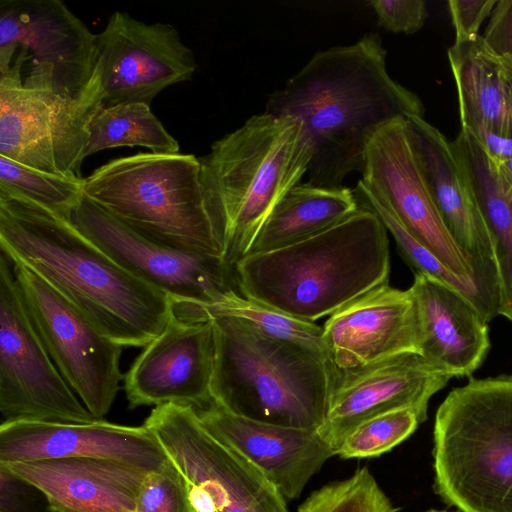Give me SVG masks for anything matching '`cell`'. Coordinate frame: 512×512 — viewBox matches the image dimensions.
Returning a JSON list of instances; mask_svg holds the SVG:
<instances>
[{
	"mask_svg": "<svg viewBox=\"0 0 512 512\" xmlns=\"http://www.w3.org/2000/svg\"><path fill=\"white\" fill-rule=\"evenodd\" d=\"M427 512H446V511L430 510V511H427Z\"/></svg>",
	"mask_w": 512,
	"mask_h": 512,
	"instance_id": "40",
	"label": "cell"
},
{
	"mask_svg": "<svg viewBox=\"0 0 512 512\" xmlns=\"http://www.w3.org/2000/svg\"><path fill=\"white\" fill-rule=\"evenodd\" d=\"M214 357L212 321H185L172 314L124 375L129 407L169 403L196 410L208 407L213 402Z\"/></svg>",
	"mask_w": 512,
	"mask_h": 512,
	"instance_id": "17",
	"label": "cell"
},
{
	"mask_svg": "<svg viewBox=\"0 0 512 512\" xmlns=\"http://www.w3.org/2000/svg\"><path fill=\"white\" fill-rule=\"evenodd\" d=\"M0 412L2 422L97 420L66 383L24 304L11 260L0 252Z\"/></svg>",
	"mask_w": 512,
	"mask_h": 512,
	"instance_id": "10",
	"label": "cell"
},
{
	"mask_svg": "<svg viewBox=\"0 0 512 512\" xmlns=\"http://www.w3.org/2000/svg\"><path fill=\"white\" fill-rule=\"evenodd\" d=\"M358 209L355 194L347 187L326 188L300 183L274 207L247 255L302 241L332 227Z\"/></svg>",
	"mask_w": 512,
	"mask_h": 512,
	"instance_id": "25",
	"label": "cell"
},
{
	"mask_svg": "<svg viewBox=\"0 0 512 512\" xmlns=\"http://www.w3.org/2000/svg\"><path fill=\"white\" fill-rule=\"evenodd\" d=\"M381 37L368 33L351 45L317 52L285 85L270 94L265 112L303 124L313 157L308 184L341 188L361 173L371 136L384 124L423 117L417 94L394 80Z\"/></svg>",
	"mask_w": 512,
	"mask_h": 512,
	"instance_id": "1",
	"label": "cell"
},
{
	"mask_svg": "<svg viewBox=\"0 0 512 512\" xmlns=\"http://www.w3.org/2000/svg\"><path fill=\"white\" fill-rule=\"evenodd\" d=\"M461 128L512 136V59L498 55L481 34L448 49Z\"/></svg>",
	"mask_w": 512,
	"mask_h": 512,
	"instance_id": "24",
	"label": "cell"
},
{
	"mask_svg": "<svg viewBox=\"0 0 512 512\" xmlns=\"http://www.w3.org/2000/svg\"><path fill=\"white\" fill-rule=\"evenodd\" d=\"M11 262L26 309L50 358L93 417L103 419L124 378L123 346L101 333L31 269Z\"/></svg>",
	"mask_w": 512,
	"mask_h": 512,
	"instance_id": "11",
	"label": "cell"
},
{
	"mask_svg": "<svg viewBox=\"0 0 512 512\" xmlns=\"http://www.w3.org/2000/svg\"><path fill=\"white\" fill-rule=\"evenodd\" d=\"M234 270L242 296L315 322L388 283L387 229L372 210L359 207L309 238L247 255Z\"/></svg>",
	"mask_w": 512,
	"mask_h": 512,
	"instance_id": "3",
	"label": "cell"
},
{
	"mask_svg": "<svg viewBox=\"0 0 512 512\" xmlns=\"http://www.w3.org/2000/svg\"><path fill=\"white\" fill-rule=\"evenodd\" d=\"M495 164L502 183L512 192V159Z\"/></svg>",
	"mask_w": 512,
	"mask_h": 512,
	"instance_id": "39",
	"label": "cell"
},
{
	"mask_svg": "<svg viewBox=\"0 0 512 512\" xmlns=\"http://www.w3.org/2000/svg\"><path fill=\"white\" fill-rule=\"evenodd\" d=\"M207 313L211 319L217 316L237 318L267 337L299 346L330 359L324 341L323 327L246 298L237 291L226 295L219 303L210 307Z\"/></svg>",
	"mask_w": 512,
	"mask_h": 512,
	"instance_id": "29",
	"label": "cell"
},
{
	"mask_svg": "<svg viewBox=\"0 0 512 512\" xmlns=\"http://www.w3.org/2000/svg\"><path fill=\"white\" fill-rule=\"evenodd\" d=\"M435 490L461 512H512V375L470 378L439 406Z\"/></svg>",
	"mask_w": 512,
	"mask_h": 512,
	"instance_id": "6",
	"label": "cell"
},
{
	"mask_svg": "<svg viewBox=\"0 0 512 512\" xmlns=\"http://www.w3.org/2000/svg\"><path fill=\"white\" fill-rule=\"evenodd\" d=\"M420 423V417L411 409L370 418L349 433L336 455L343 459L378 457L407 439Z\"/></svg>",
	"mask_w": 512,
	"mask_h": 512,
	"instance_id": "32",
	"label": "cell"
},
{
	"mask_svg": "<svg viewBox=\"0 0 512 512\" xmlns=\"http://www.w3.org/2000/svg\"><path fill=\"white\" fill-rule=\"evenodd\" d=\"M86 197L135 232L184 252L223 256L193 154L140 152L84 178Z\"/></svg>",
	"mask_w": 512,
	"mask_h": 512,
	"instance_id": "7",
	"label": "cell"
},
{
	"mask_svg": "<svg viewBox=\"0 0 512 512\" xmlns=\"http://www.w3.org/2000/svg\"><path fill=\"white\" fill-rule=\"evenodd\" d=\"M6 465L39 486L54 512H136L139 491L151 472L126 462L92 457Z\"/></svg>",
	"mask_w": 512,
	"mask_h": 512,
	"instance_id": "22",
	"label": "cell"
},
{
	"mask_svg": "<svg viewBox=\"0 0 512 512\" xmlns=\"http://www.w3.org/2000/svg\"><path fill=\"white\" fill-rule=\"evenodd\" d=\"M142 146L153 153L179 152L178 141L154 115L150 105L122 103L100 107L89 123L84 158L116 147Z\"/></svg>",
	"mask_w": 512,
	"mask_h": 512,
	"instance_id": "28",
	"label": "cell"
},
{
	"mask_svg": "<svg viewBox=\"0 0 512 512\" xmlns=\"http://www.w3.org/2000/svg\"><path fill=\"white\" fill-rule=\"evenodd\" d=\"M361 175L364 188L454 272L461 276L498 272L496 261L472 259L449 234L429 192L405 118L384 124L371 136Z\"/></svg>",
	"mask_w": 512,
	"mask_h": 512,
	"instance_id": "13",
	"label": "cell"
},
{
	"mask_svg": "<svg viewBox=\"0 0 512 512\" xmlns=\"http://www.w3.org/2000/svg\"><path fill=\"white\" fill-rule=\"evenodd\" d=\"M298 512H397L367 467L315 490Z\"/></svg>",
	"mask_w": 512,
	"mask_h": 512,
	"instance_id": "31",
	"label": "cell"
},
{
	"mask_svg": "<svg viewBox=\"0 0 512 512\" xmlns=\"http://www.w3.org/2000/svg\"><path fill=\"white\" fill-rule=\"evenodd\" d=\"M451 378L416 353L355 368L335 367L326 416L317 432L336 455L349 433L370 418L411 409L424 422L430 398Z\"/></svg>",
	"mask_w": 512,
	"mask_h": 512,
	"instance_id": "16",
	"label": "cell"
},
{
	"mask_svg": "<svg viewBox=\"0 0 512 512\" xmlns=\"http://www.w3.org/2000/svg\"><path fill=\"white\" fill-rule=\"evenodd\" d=\"M313 157L303 124L267 112L216 140L199 158L205 205L235 266L277 203L308 173Z\"/></svg>",
	"mask_w": 512,
	"mask_h": 512,
	"instance_id": "4",
	"label": "cell"
},
{
	"mask_svg": "<svg viewBox=\"0 0 512 512\" xmlns=\"http://www.w3.org/2000/svg\"><path fill=\"white\" fill-rule=\"evenodd\" d=\"M368 4L375 12L378 25L393 33H416L428 18L423 0H372Z\"/></svg>",
	"mask_w": 512,
	"mask_h": 512,
	"instance_id": "35",
	"label": "cell"
},
{
	"mask_svg": "<svg viewBox=\"0 0 512 512\" xmlns=\"http://www.w3.org/2000/svg\"><path fill=\"white\" fill-rule=\"evenodd\" d=\"M0 251L35 272L123 347H145L173 314L165 293L120 266L68 219L4 189Z\"/></svg>",
	"mask_w": 512,
	"mask_h": 512,
	"instance_id": "2",
	"label": "cell"
},
{
	"mask_svg": "<svg viewBox=\"0 0 512 512\" xmlns=\"http://www.w3.org/2000/svg\"><path fill=\"white\" fill-rule=\"evenodd\" d=\"M359 207L372 210L393 236L406 262L415 272L430 276L463 295L486 322L499 315L500 286L498 272L461 276L419 243L393 213L375 199L359 181L353 190Z\"/></svg>",
	"mask_w": 512,
	"mask_h": 512,
	"instance_id": "27",
	"label": "cell"
},
{
	"mask_svg": "<svg viewBox=\"0 0 512 512\" xmlns=\"http://www.w3.org/2000/svg\"><path fill=\"white\" fill-rule=\"evenodd\" d=\"M459 157L491 234L499 274V315L512 322V192L479 144L464 145Z\"/></svg>",
	"mask_w": 512,
	"mask_h": 512,
	"instance_id": "26",
	"label": "cell"
},
{
	"mask_svg": "<svg viewBox=\"0 0 512 512\" xmlns=\"http://www.w3.org/2000/svg\"><path fill=\"white\" fill-rule=\"evenodd\" d=\"M335 367L349 369L404 353L421 351L415 297L388 283L376 286L335 311L323 326Z\"/></svg>",
	"mask_w": 512,
	"mask_h": 512,
	"instance_id": "19",
	"label": "cell"
},
{
	"mask_svg": "<svg viewBox=\"0 0 512 512\" xmlns=\"http://www.w3.org/2000/svg\"><path fill=\"white\" fill-rule=\"evenodd\" d=\"M419 312L420 355L451 377H466L485 361L490 350L488 322L459 292L415 272L410 287Z\"/></svg>",
	"mask_w": 512,
	"mask_h": 512,
	"instance_id": "23",
	"label": "cell"
},
{
	"mask_svg": "<svg viewBox=\"0 0 512 512\" xmlns=\"http://www.w3.org/2000/svg\"><path fill=\"white\" fill-rule=\"evenodd\" d=\"M211 321L213 402L258 422L318 431L328 408L333 362L267 337L237 318Z\"/></svg>",
	"mask_w": 512,
	"mask_h": 512,
	"instance_id": "5",
	"label": "cell"
},
{
	"mask_svg": "<svg viewBox=\"0 0 512 512\" xmlns=\"http://www.w3.org/2000/svg\"><path fill=\"white\" fill-rule=\"evenodd\" d=\"M464 130L475 138L495 163L512 159V136L500 135L480 128Z\"/></svg>",
	"mask_w": 512,
	"mask_h": 512,
	"instance_id": "38",
	"label": "cell"
},
{
	"mask_svg": "<svg viewBox=\"0 0 512 512\" xmlns=\"http://www.w3.org/2000/svg\"><path fill=\"white\" fill-rule=\"evenodd\" d=\"M0 512H54L47 494L36 484L0 463Z\"/></svg>",
	"mask_w": 512,
	"mask_h": 512,
	"instance_id": "34",
	"label": "cell"
},
{
	"mask_svg": "<svg viewBox=\"0 0 512 512\" xmlns=\"http://www.w3.org/2000/svg\"><path fill=\"white\" fill-rule=\"evenodd\" d=\"M0 86L77 101L102 95L96 34L60 0H2Z\"/></svg>",
	"mask_w": 512,
	"mask_h": 512,
	"instance_id": "8",
	"label": "cell"
},
{
	"mask_svg": "<svg viewBox=\"0 0 512 512\" xmlns=\"http://www.w3.org/2000/svg\"><path fill=\"white\" fill-rule=\"evenodd\" d=\"M102 106L144 103L188 81L197 68L193 51L172 24L146 23L116 11L96 34Z\"/></svg>",
	"mask_w": 512,
	"mask_h": 512,
	"instance_id": "15",
	"label": "cell"
},
{
	"mask_svg": "<svg viewBox=\"0 0 512 512\" xmlns=\"http://www.w3.org/2000/svg\"><path fill=\"white\" fill-rule=\"evenodd\" d=\"M406 129L436 209L458 247L474 260H494L491 234L453 142L410 115Z\"/></svg>",
	"mask_w": 512,
	"mask_h": 512,
	"instance_id": "21",
	"label": "cell"
},
{
	"mask_svg": "<svg viewBox=\"0 0 512 512\" xmlns=\"http://www.w3.org/2000/svg\"><path fill=\"white\" fill-rule=\"evenodd\" d=\"M100 107L101 94L77 101L0 86V155L48 174L84 179L89 123Z\"/></svg>",
	"mask_w": 512,
	"mask_h": 512,
	"instance_id": "14",
	"label": "cell"
},
{
	"mask_svg": "<svg viewBox=\"0 0 512 512\" xmlns=\"http://www.w3.org/2000/svg\"><path fill=\"white\" fill-rule=\"evenodd\" d=\"M68 457L112 459L148 471L168 456L145 426L97 419L89 423L10 421L0 425V463L14 464Z\"/></svg>",
	"mask_w": 512,
	"mask_h": 512,
	"instance_id": "18",
	"label": "cell"
},
{
	"mask_svg": "<svg viewBox=\"0 0 512 512\" xmlns=\"http://www.w3.org/2000/svg\"><path fill=\"white\" fill-rule=\"evenodd\" d=\"M187 482L216 512H289L277 488L238 452L218 440L192 406H156L144 424Z\"/></svg>",
	"mask_w": 512,
	"mask_h": 512,
	"instance_id": "12",
	"label": "cell"
},
{
	"mask_svg": "<svg viewBox=\"0 0 512 512\" xmlns=\"http://www.w3.org/2000/svg\"><path fill=\"white\" fill-rule=\"evenodd\" d=\"M498 55L512 59V0H498L481 35Z\"/></svg>",
	"mask_w": 512,
	"mask_h": 512,
	"instance_id": "37",
	"label": "cell"
},
{
	"mask_svg": "<svg viewBox=\"0 0 512 512\" xmlns=\"http://www.w3.org/2000/svg\"><path fill=\"white\" fill-rule=\"evenodd\" d=\"M84 179H69L19 164L0 155V189L69 219L82 199Z\"/></svg>",
	"mask_w": 512,
	"mask_h": 512,
	"instance_id": "30",
	"label": "cell"
},
{
	"mask_svg": "<svg viewBox=\"0 0 512 512\" xmlns=\"http://www.w3.org/2000/svg\"><path fill=\"white\" fill-rule=\"evenodd\" d=\"M196 411L211 434L258 468L286 500L298 498L335 456L317 431L258 422L214 402Z\"/></svg>",
	"mask_w": 512,
	"mask_h": 512,
	"instance_id": "20",
	"label": "cell"
},
{
	"mask_svg": "<svg viewBox=\"0 0 512 512\" xmlns=\"http://www.w3.org/2000/svg\"><path fill=\"white\" fill-rule=\"evenodd\" d=\"M136 512H196L189 484L170 459L145 477L137 497Z\"/></svg>",
	"mask_w": 512,
	"mask_h": 512,
	"instance_id": "33",
	"label": "cell"
},
{
	"mask_svg": "<svg viewBox=\"0 0 512 512\" xmlns=\"http://www.w3.org/2000/svg\"><path fill=\"white\" fill-rule=\"evenodd\" d=\"M69 222L120 266L165 293L173 314L211 320L207 309L239 292L234 266L222 257L184 252L145 238L83 195Z\"/></svg>",
	"mask_w": 512,
	"mask_h": 512,
	"instance_id": "9",
	"label": "cell"
},
{
	"mask_svg": "<svg viewBox=\"0 0 512 512\" xmlns=\"http://www.w3.org/2000/svg\"><path fill=\"white\" fill-rule=\"evenodd\" d=\"M497 0H449L448 10L455 29V40L480 35L479 29L488 18Z\"/></svg>",
	"mask_w": 512,
	"mask_h": 512,
	"instance_id": "36",
	"label": "cell"
}]
</instances>
